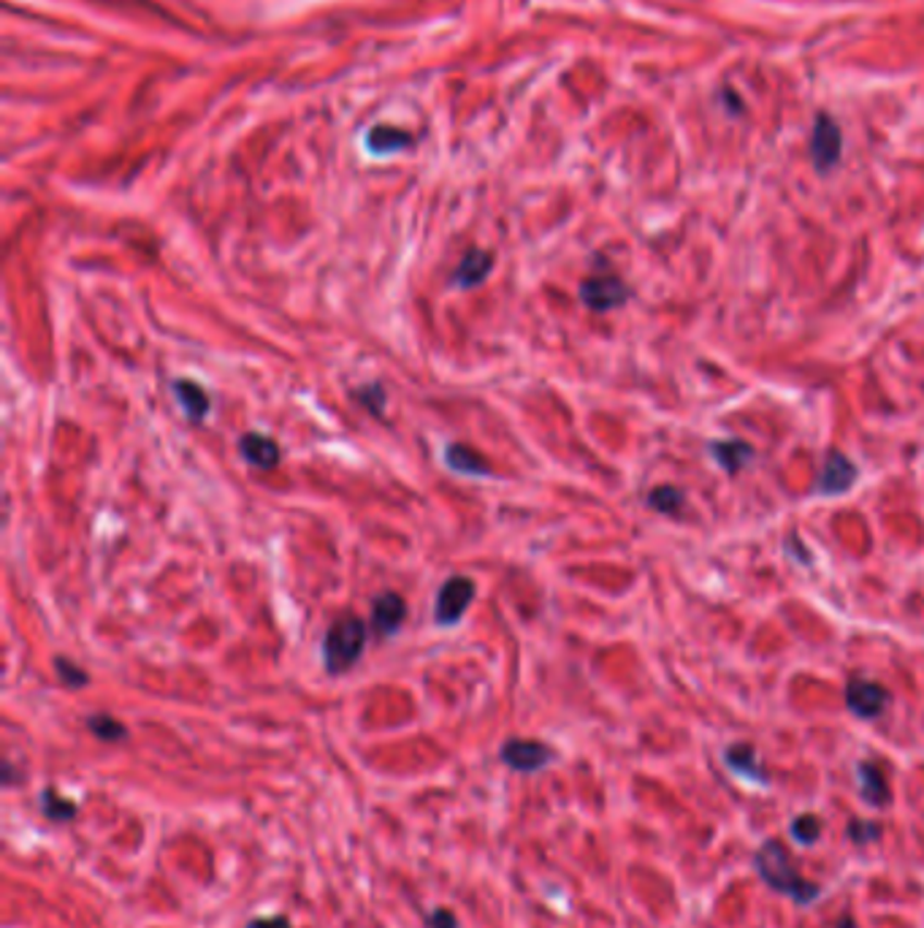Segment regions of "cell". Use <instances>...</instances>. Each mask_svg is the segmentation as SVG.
I'll list each match as a JSON object with an SVG mask.
<instances>
[{
    "mask_svg": "<svg viewBox=\"0 0 924 928\" xmlns=\"http://www.w3.org/2000/svg\"><path fill=\"white\" fill-rule=\"evenodd\" d=\"M756 869H760L762 880H765L773 891L787 893L794 902L805 904L811 902V899H816L818 888L797 875L792 860H789V853L784 850L781 842L762 844V850L756 853Z\"/></svg>",
    "mask_w": 924,
    "mask_h": 928,
    "instance_id": "cell-1",
    "label": "cell"
},
{
    "mask_svg": "<svg viewBox=\"0 0 924 928\" xmlns=\"http://www.w3.org/2000/svg\"><path fill=\"white\" fill-rule=\"evenodd\" d=\"M409 145V134L407 131H398V129H389V125H378V129L369 134V147H372L374 152H394L402 150V147Z\"/></svg>",
    "mask_w": 924,
    "mask_h": 928,
    "instance_id": "cell-16",
    "label": "cell"
},
{
    "mask_svg": "<svg viewBox=\"0 0 924 928\" xmlns=\"http://www.w3.org/2000/svg\"><path fill=\"white\" fill-rule=\"evenodd\" d=\"M811 152H813V163H816L818 171L833 169L840 158V129L833 123V120L824 118V114L816 120V129H813Z\"/></svg>",
    "mask_w": 924,
    "mask_h": 928,
    "instance_id": "cell-7",
    "label": "cell"
},
{
    "mask_svg": "<svg viewBox=\"0 0 924 928\" xmlns=\"http://www.w3.org/2000/svg\"><path fill=\"white\" fill-rule=\"evenodd\" d=\"M44 811H47V817H52V820H69V817H74L76 806L71 804L69 798H60L54 790H47V793H44Z\"/></svg>",
    "mask_w": 924,
    "mask_h": 928,
    "instance_id": "cell-23",
    "label": "cell"
},
{
    "mask_svg": "<svg viewBox=\"0 0 924 928\" xmlns=\"http://www.w3.org/2000/svg\"><path fill=\"white\" fill-rule=\"evenodd\" d=\"M404 616H407V606H404V600L396 593H383L380 598H374L372 624L378 635H383V638L394 635L402 627Z\"/></svg>",
    "mask_w": 924,
    "mask_h": 928,
    "instance_id": "cell-10",
    "label": "cell"
},
{
    "mask_svg": "<svg viewBox=\"0 0 924 928\" xmlns=\"http://www.w3.org/2000/svg\"><path fill=\"white\" fill-rule=\"evenodd\" d=\"M356 396L369 413H374V416H383V413H385V389L380 383L361 386V389L356 391Z\"/></svg>",
    "mask_w": 924,
    "mask_h": 928,
    "instance_id": "cell-20",
    "label": "cell"
},
{
    "mask_svg": "<svg viewBox=\"0 0 924 928\" xmlns=\"http://www.w3.org/2000/svg\"><path fill=\"white\" fill-rule=\"evenodd\" d=\"M87 728H90L93 733H96L98 738H103V742H123L125 736H128V731H125L123 722H118L114 717L109 715H96L87 720Z\"/></svg>",
    "mask_w": 924,
    "mask_h": 928,
    "instance_id": "cell-17",
    "label": "cell"
},
{
    "mask_svg": "<svg viewBox=\"0 0 924 928\" xmlns=\"http://www.w3.org/2000/svg\"><path fill=\"white\" fill-rule=\"evenodd\" d=\"M252 928H287V924L282 918H276V920H261V924H252Z\"/></svg>",
    "mask_w": 924,
    "mask_h": 928,
    "instance_id": "cell-26",
    "label": "cell"
},
{
    "mask_svg": "<svg viewBox=\"0 0 924 928\" xmlns=\"http://www.w3.org/2000/svg\"><path fill=\"white\" fill-rule=\"evenodd\" d=\"M580 300L594 313H611V309L624 307L629 302V289L624 280L613 274H594V278L580 283Z\"/></svg>",
    "mask_w": 924,
    "mask_h": 928,
    "instance_id": "cell-4",
    "label": "cell"
},
{
    "mask_svg": "<svg viewBox=\"0 0 924 928\" xmlns=\"http://www.w3.org/2000/svg\"><path fill=\"white\" fill-rule=\"evenodd\" d=\"M854 478H857V467L851 464L849 456H843L840 451H833V454L827 456V462H824V467H822V478H818V494H824V497L843 494V491H849V486L854 484Z\"/></svg>",
    "mask_w": 924,
    "mask_h": 928,
    "instance_id": "cell-8",
    "label": "cell"
},
{
    "mask_svg": "<svg viewBox=\"0 0 924 928\" xmlns=\"http://www.w3.org/2000/svg\"><path fill=\"white\" fill-rule=\"evenodd\" d=\"M491 269H494V256H491L489 251L472 247V251L464 253V258L458 261L456 272H453V285L461 291L475 289V285H483L485 278L491 274Z\"/></svg>",
    "mask_w": 924,
    "mask_h": 928,
    "instance_id": "cell-9",
    "label": "cell"
},
{
    "mask_svg": "<svg viewBox=\"0 0 924 928\" xmlns=\"http://www.w3.org/2000/svg\"><path fill=\"white\" fill-rule=\"evenodd\" d=\"M174 396L180 402V407L185 411V416L193 424H201L209 416V394L204 391V386H198L196 380H174Z\"/></svg>",
    "mask_w": 924,
    "mask_h": 928,
    "instance_id": "cell-12",
    "label": "cell"
},
{
    "mask_svg": "<svg viewBox=\"0 0 924 928\" xmlns=\"http://www.w3.org/2000/svg\"><path fill=\"white\" fill-rule=\"evenodd\" d=\"M553 753L540 742H527V738H513L502 747V760L516 771H540L542 766L551 764Z\"/></svg>",
    "mask_w": 924,
    "mask_h": 928,
    "instance_id": "cell-6",
    "label": "cell"
},
{
    "mask_svg": "<svg viewBox=\"0 0 924 928\" xmlns=\"http://www.w3.org/2000/svg\"><path fill=\"white\" fill-rule=\"evenodd\" d=\"M818 833H822V822H818V817L800 815L792 822V837L800 844H813L818 839Z\"/></svg>",
    "mask_w": 924,
    "mask_h": 928,
    "instance_id": "cell-21",
    "label": "cell"
},
{
    "mask_svg": "<svg viewBox=\"0 0 924 928\" xmlns=\"http://www.w3.org/2000/svg\"><path fill=\"white\" fill-rule=\"evenodd\" d=\"M431 928H456V918H453L451 913H434V918L429 920Z\"/></svg>",
    "mask_w": 924,
    "mask_h": 928,
    "instance_id": "cell-25",
    "label": "cell"
},
{
    "mask_svg": "<svg viewBox=\"0 0 924 928\" xmlns=\"http://www.w3.org/2000/svg\"><path fill=\"white\" fill-rule=\"evenodd\" d=\"M475 600V584L467 576H453L447 578L440 587L434 606V622L440 627H453V624L461 622V616L467 614V609Z\"/></svg>",
    "mask_w": 924,
    "mask_h": 928,
    "instance_id": "cell-3",
    "label": "cell"
},
{
    "mask_svg": "<svg viewBox=\"0 0 924 928\" xmlns=\"http://www.w3.org/2000/svg\"><path fill=\"white\" fill-rule=\"evenodd\" d=\"M846 704L862 720H873L882 715L889 704V693L876 682H865V679H854L846 687Z\"/></svg>",
    "mask_w": 924,
    "mask_h": 928,
    "instance_id": "cell-5",
    "label": "cell"
},
{
    "mask_svg": "<svg viewBox=\"0 0 924 928\" xmlns=\"http://www.w3.org/2000/svg\"><path fill=\"white\" fill-rule=\"evenodd\" d=\"M54 668H58V676H60V682L65 684V687L79 689V687H85L87 682H90V676H87L82 668H76L71 660H65V657H58V660H54Z\"/></svg>",
    "mask_w": 924,
    "mask_h": 928,
    "instance_id": "cell-22",
    "label": "cell"
},
{
    "mask_svg": "<svg viewBox=\"0 0 924 928\" xmlns=\"http://www.w3.org/2000/svg\"><path fill=\"white\" fill-rule=\"evenodd\" d=\"M239 451L242 456H245V460L258 469H274L282 456L280 445H276L269 435H258V432H247L245 438L239 440Z\"/></svg>",
    "mask_w": 924,
    "mask_h": 928,
    "instance_id": "cell-11",
    "label": "cell"
},
{
    "mask_svg": "<svg viewBox=\"0 0 924 928\" xmlns=\"http://www.w3.org/2000/svg\"><path fill=\"white\" fill-rule=\"evenodd\" d=\"M680 502H683V494H680L678 489H673V486H660V489L651 491L649 497V505L662 513H678Z\"/></svg>",
    "mask_w": 924,
    "mask_h": 928,
    "instance_id": "cell-19",
    "label": "cell"
},
{
    "mask_svg": "<svg viewBox=\"0 0 924 928\" xmlns=\"http://www.w3.org/2000/svg\"><path fill=\"white\" fill-rule=\"evenodd\" d=\"M727 764L732 766V769L738 771V773H743V777H749V779H762L760 766H756L754 753H751L749 747H735V749H729V753H727Z\"/></svg>",
    "mask_w": 924,
    "mask_h": 928,
    "instance_id": "cell-18",
    "label": "cell"
},
{
    "mask_svg": "<svg viewBox=\"0 0 924 928\" xmlns=\"http://www.w3.org/2000/svg\"><path fill=\"white\" fill-rule=\"evenodd\" d=\"M711 454L716 456V462L722 464L727 473H738V469L754 456V451H751L743 440H718V443H713Z\"/></svg>",
    "mask_w": 924,
    "mask_h": 928,
    "instance_id": "cell-15",
    "label": "cell"
},
{
    "mask_svg": "<svg viewBox=\"0 0 924 928\" xmlns=\"http://www.w3.org/2000/svg\"><path fill=\"white\" fill-rule=\"evenodd\" d=\"M857 777H860L862 798H865L867 804H873V806L887 804L889 787H887V779H884V773H882V769H878V766L862 764L860 769H857Z\"/></svg>",
    "mask_w": 924,
    "mask_h": 928,
    "instance_id": "cell-14",
    "label": "cell"
},
{
    "mask_svg": "<svg viewBox=\"0 0 924 928\" xmlns=\"http://www.w3.org/2000/svg\"><path fill=\"white\" fill-rule=\"evenodd\" d=\"M445 464L461 475H491L489 462L478 454V451L467 449L461 443H451L445 449Z\"/></svg>",
    "mask_w": 924,
    "mask_h": 928,
    "instance_id": "cell-13",
    "label": "cell"
},
{
    "mask_svg": "<svg viewBox=\"0 0 924 928\" xmlns=\"http://www.w3.org/2000/svg\"><path fill=\"white\" fill-rule=\"evenodd\" d=\"M849 833L857 839V842H865V839L878 837V828L871 826V822H857V826L849 828Z\"/></svg>",
    "mask_w": 924,
    "mask_h": 928,
    "instance_id": "cell-24",
    "label": "cell"
},
{
    "mask_svg": "<svg viewBox=\"0 0 924 928\" xmlns=\"http://www.w3.org/2000/svg\"><path fill=\"white\" fill-rule=\"evenodd\" d=\"M367 646V624L364 619L345 614L336 619L323 638V666L329 673L350 671Z\"/></svg>",
    "mask_w": 924,
    "mask_h": 928,
    "instance_id": "cell-2",
    "label": "cell"
}]
</instances>
